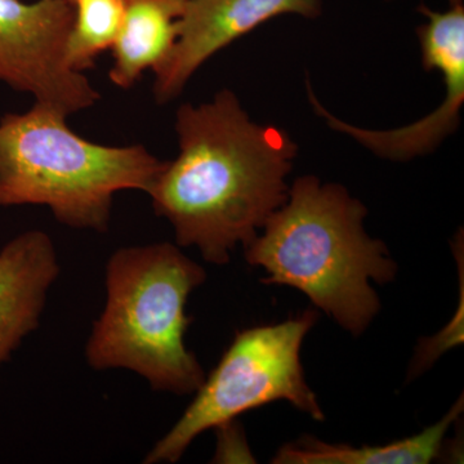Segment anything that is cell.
I'll return each mask as SVG.
<instances>
[{
	"instance_id": "cell-14",
	"label": "cell",
	"mask_w": 464,
	"mask_h": 464,
	"mask_svg": "<svg viewBox=\"0 0 464 464\" xmlns=\"http://www.w3.org/2000/svg\"><path fill=\"white\" fill-rule=\"evenodd\" d=\"M181 2H185V0H181Z\"/></svg>"
},
{
	"instance_id": "cell-1",
	"label": "cell",
	"mask_w": 464,
	"mask_h": 464,
	"mask_svg": "<svg viewBox=\"0 0 464 464\" xmlns=\"http://www.w3.org/2000/svg\"><path fill=\"white\" fill-rule=\"evenodd\" d=\"M176 132L179 155L164 161L148 195L173 226L177 246L226 265L288 199L297 145L285 130L253 121L230 90L182 105Z\"/></svg>"
},
{
	"instance_id": "cell-6",
	"label": "cell",
	"mask_w": 464,
	"mask_h": 464,
	"mask_svg": "<svg viewBox=\"0 0 464 464\" xmlns=\"http://www.w3.org/2000/svg\"><path fill=\"white\" fill-rule=\"evenodd\" d=\"M70 0H0V82L67 116L96 105L100 92L67 63Z\"/></svg>"
},
{
	"instance_id": "cell-5",
	"label": "cell",
	"mask_w": 464,
	"mask_h": 464,
	"mask_svg": "<svg viewBox=\"0 0 464 464\" xmlns=\"http://www.w3.org/2000/svg\"><path fill=\"white\" fill-rule=\"evenodd\" d=\"M316 314L237 333L195 398L143 463H176L201 433L232 423L246 411L285 400L314 420L324 413L304 380L299 351Z\"/></svg>"
},
{
	"instance_id": "cell-4",
	"label": "cell",
	"mask_w": 464,
	"mask_h": 464,
	"mask_svg": "<svg viewBox=\"0 0 464 464\" xmlns=\"http://www.w3.org/2000/svg\"><path fill=\"white\" fill-rule=\"evenodd\" d=\"M67 118L39 102L0 118V208L45 206L67 227L108 232L115 195L148 194L164 161L142 145L88 141Z\"/></svg>"
},
{
	"instance_id": "cell-3",
	"label": "cell",
	"mask_w": 464,
	"mask_h": 464,
	"mask_svg": "<svg viewBox=\"0 0 464 464\" xmlns=\"http://www.w3.org/2000/svg\"><path fill=\"white\" fill-rule=\"evenodd\" d=\"M206 270L179 246L154 243L115 250L106 264V301L85 343L94 371L127 369L154 391L183 396L206 380L186 347V304Z\"/></svg>"
},
{
	"instance_id": "cell-2",
	"label": "cell",
	"mask_w": 464,
	"mask_h": 464,
	"mask_svg": "<svg viewBox=\"0 0 464 464\" xmlns=\"http://www.w3.org/2000/svg\"><path fill=\"white\" fill-rule=\"evenodd\" d=\"M366 208L334 183L299 177L288 199L246 246L265 284L301 290L342 328L360 335L380 311L371 280L392 282L395 262L366 234Z\"/></svg>"
},
{
	"instance_id": "cell-8",
	"label": "cell",
	"mask_w": 464,
	"mask_h": 464,
	"mask_svg": "<svg viewBox=\"0 0 464 464\" xmlns=\"http://www.w3.org/2000/svg\"><path fill=\"white\" fill-rule=\"evenodd\" d=\"M322 9V0H185L177 41L154 70L155 100L176 99L206 61L271 18H315Z\"/></svg>"
},
{
	"instance_id": "cell-13",
	"label": "cell",
	"mask_w": 464,
	"mask_h": 464,
	"mask_svg": "<svg viewBox=\"0 0 464 464\" xmlns=\"http://www.w3.org/2000/svg\"><path fill=\"white\" fill-rule=\"evenodd\" d=\"M449 3H450V5H460V3H463L462 0H449Z\"/></svg>"
},
{
	"instance_id": "cell-7",
	"label": "cell",
	"mask_w": 464,
	"mask_h": 464,
	"mask_svg": "<svg viewBox=\"0 0 464 464\" xmlns=\"http://www.w3.org/2000/svg\"><path fill=\"white\" fill-rule=\"evenodd\" d=\"M426 21L418 29L423 65L438 70L444 78L447 94L440 108L408 127L374 130L351 125L333 115L320 103L307 82L308 100L317 115L332 130L347 134L380 158L406 161L435 151L459 127L464 102V7L450 5L447 11L420 8Z\"/></svg>"
},
{
	"instance_id": "cell-10",
	"label": "cell",
	"mask_w": 464,
	"mask_h": 464,
	"mask_svg": "<svg viewBox=\"0 0 464 464\" xmlns=\"http://www.w3.org/2000/svg\"><path fill=\"white\" fill-rule=\"evenodd\" d=\"M181 0H125L121 33L112 45L110 81L130 90L146 70L155 69L172 51L179 35Z\"/></svg>"
},
{
	"instance_id": "cell-12",
	"label": "cell",
	"mask_w": 464,
	"mask_h": 464,
	"mask_svg": "<svg viewBox=\"0 0 464 464\" xmlns=\"http://www.w3.org/2000/svg\"><path fill=\"white\" fill-rule=\"evenodd\" d=\"M74 20L67 41V63L76 70L94 66L97 57L112 45L121 33L125 0H70Z\"/></svg>"
},
{
	"instance_id": "cell-9",
	"label": "cell",
	"mask_w": 464,
	"mask_h": 464,
	"mask_svg": "<svg viewBox=\"0 0 464 464\" xmlns=\"http://www.w3.org/2000/svg\"><path fill=\"white\" fill-rule=\"evenodd\" d=\"M58 275L56 246L47 232H23L0 249V368L38 328Z\"/></svg>"
},
{
	"instance_id": "cell-11",
	"label": "cell",
	"mask_w": 464,
	"mask_h": 464,
	"mask_svg": "<svg viewBox=\"0 0 464 464\" xmlns=\"http://www.w3.org/2000/svg\"><path fill=\"white\" fill-rule=\"evenodd\" d=\"M463 411V399L440 422L411 438L383 447L353 448L331 445L316 439H302L285 445L275 456L276 464H429L438 459L445 435Z\"/></svg>"
}]
</instances>
